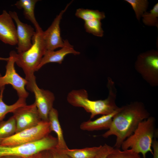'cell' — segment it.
Wrapping results in <instances>:
<instances>
[{"instance_id":"6da1fadb","label":"cell","mask_w":158,"mask_h":158,"mask_svg":"<svg viewBox=\"0 0 158 158\" xmlns=\"http://www.w3.org/2000/svg\"><path fill=\"white\" fill-rule=\"evenodd\" d=\"M150 116L143 103L135 101L120 107L114 116L109 128L102 136L116 137L115 148L120 149L123 142L131 135L139 123Z\"/></svg>"},{"instance_id":"7a4b0ae2","label":"cell","mask_w":158,"mask_h":158,"mask_svg":"<svg viewBox=\"0 0 158 158\" xmlns=\"http://www.w3.org/2000/svg\"><path fill=\"white\" fill-rule=\"evenodd\" d=\"M108 97L104 100H92L88 98L87 91L84 89L73 90L68 94L67 99L72 105L83 108L90 114L92 119L97 115L111 114L119 108L116 105V91L114 82L110 78L108 79Z\"/></svg>"},{"instance_id":"3957f363","label":"cell","mask_w":158,"mask_h":158,"mask_svg":"<svg viewBox=\"0 0 158 158\" xmlns=\"http://www.w3.org/2000/svg\"><path fill=\"white\" fill-rule=\"evenodd\" d=\"M42 30L36 32L32 39V45L28 50L16 54L15 63L23 70L28 82L26 88L29 90L36 81L34 73L47 50Z\"/></svg>"},{"instance_id":"277c9868","label":"cell","mask_w":158,"mask_h":158,"mask_svg":"<svg viewBox=\"0 0 158 158\" xmlns=\"http://www.w3.org/2000/svg\"><path fill=\"white\" fill-rule=\"evenodd\" d=\"M155 123V118L152 116L141 122L133 133L122 143L121 147L122 150L131 149L138 154L141 153L143 158H146L148 152L153 154L152 143L157 135Z\"/></svg>"},{"instance_id":"5b68a950","label":"cell","mask_w":158,"mask_h":158,"mask_svg":"<svg viewBox=\"0 0 158 158\" xmlns=\"http://www.w3.org/2000/svg\"><path fill=\"white\" fill-rule=\"evenodd\" d=\"M57 144V138L49 135L40 140L15 146L0 145V158L6 156L27 157L54 148Z\"/></svg>"},{"instance_id":"8992f818","label":"cell","mask_w":158,"mask_h":158,"mask_svg":"<svg viewBox=\"0 0 158 158\" xmlns=\"http://www.w3.org/2000/svg\"><path fill=\"white\" fill-rule=\"evenodd\" d=\"M51 132L49 121L42 120L34 127L0 139V145L13 146L34 142L47 136Z\"/></svg>"},{"instance_id":"52a82bcc","label":"cell","mask_w":158,"mask_h":158,"mask_svg":"<svg viewBox=\"0 0 158 158\" xmlns=\"http://www.w3.org/2000/svg\"><path fill=\"white\" fill-rule=\"evenodd\" d=\"M16 53L14 51H12L10 53L6 66L5 74L3 76H0V90L6 85L10 84L16 91L19 98L26 99L29 94L25 88L28 82L25 79L21 77L16 71L14 64Z\"/></svg>"},{"instance_id":"ba28073f","label":"cell","mask_w":158,"mask_h":158,"mask_svg":"<svg viewBox=\"0 0 158 158\" xmlns=\"http://www.w3.org/2000/svg\"><path fill=\"white\" fill-rule=\"evenodd\" d=\"M136 70L151 86L158 85V56L157 52H148L139 56L135 65Z\"/></svg>"},{"instance_id":"9c48e42d","label":"cell","mask_w":158,"mask_h":158,"mask_svg":"<svg viewBox=\"0 0 158 158\" xmlns=\"http://www.w3.org/2000/svg\"><path fill=\"white\" fill-rule=\"evenodd\" d=\"M13 113L16 123V133L34 127L42 121L35 103L22 106Z\"/></svg>"},{"instance_id":"30bf717a","label":"cell","mask_w":158,"mask_h":158,"mask_svg":"<svg viewBox=\"0 0 158 158\" xmlns=\"http://www.w3.org/2000/svg\"><path fill=\"white\" fill-rule=\"evenodd\" d=\"M72 1L68 4L65 8L56 16L50 26L43 32V38L47 50L54 51L64 45L61 35L60 24L62 16Z\"/></svg>"},{"instance_id":"8fae6325","label":"cell","mask_w":158,"mask_h":158,"mask_svg":"<svg viewBox=\"0 0 158 158\" xmlns=\"http://www.w3.org/2000/svg\"><path fill=\"white\" fill-rule=\"evenodd\" d=\"M9 13L15 22L17 26L18 46L16 49L18 53L25 51L32 47V43L31 41L36 34V31L31 25L22 22L16 12L9 11Z\"/></svg>"},{"instance_id":"7c38bea8","label":"cell","mask_w":158,"mask_h":158,"mask_svg":"<svg viewBox=\"0 0 158 158\" xmlns=\"http://www.w3.org/2000/svg\"><path fill=\"white\" fill-rule=\"evenodd\" d=\"M30 91L34 94V103L42 120L48 121L49 114L53 108L55 100L54 94L49 90L39 88L36 82L32 84Z\"/></svg>"},{"instance_id":"4fadbf2b","label":"cell","mask_w":158,"mask_h":158,"mask_svg":"<svg viewBox=\"0 0 158 158\" xmlns=\"http://www.w3.org/2000/svg\"><path fill=\"white\" fill-rule=\"evenodd\" d=\"M0 40L5 44L14 46L18 43L16 29L13 19L6 11L0 15Z\"/></svg>"},{"instance_id":"5bb4252c","label":"cell","mask_w":158,"mask_h":158,"mask_svg":"<svg viewBox=\"0 0 158 158\" xmlns=\"http://www.w3.org/2000/svg\"><path fill=\"white\" fill-rule=\"evenodd\" d=\"M64 45L60 49L56 51L46 50L38 66L37 71L45 64L50 63H62L65 57L69 54L75 55L80 54V52L74 49L67 40H63Z\"/></svg>"},{"instance_id":"9a60e30c","label":"cell","mask_w":158,"mask_h":158,"mask_svg":"<svg viewBox=\"0 0 158 158\" xmlns=\"http://www.w3.org/2000/svg\"><path fill=\"white\" fill-rule=\"evenodd\" d=\"M48 121L51 131L54 132L57 135V144L56 148L61 151L68 148L59 120L58 112L56 109L53 107L49 114Z\"/></svg>"},{"instance_id":"2e32d148","label":"cell","mask_w":158,"mask_h":158,"mask_svg":"<svg viewBox=\"0 0 158 158\" xmlns=\"http://www.w3.org/2000/svg\"><path fill=\"white\" fill-rule=\"evenodd\" d=\"M119 108L111 114L103 115L94 120H89L83 122L80 125V128L88 131L108 130L110 127L114 116L118 112Z\"/></svg>"},{"instance_id":"e0dca14e","label":"cell","mask_w":158,"mask_h":158,"mask_svg":"<svg viewBox=\"0 0 158 158\" xmlns=\"http://www.w3.org/2000/svg\"><path fill=\"white\" fill-rule=\"evenodd\" d=\"M38 1L37 0H19L15 4L18 8L23 9L25 18L30 21L33 25L36 32L42 30L37 21L35 15V5Z\"/></svg>"},{"instance_id":"ac0fdd59","label":"cell","mask_w":158,"mask_h":158,"mask_svg":"<svg viewBox=\"0 0 158 158\" xmlns=\"http://www.w3.org/2000/svg\"><path fill=\"white\" fill-rule=\"evenodd\" d=\"M101 146L80 149H70L68 148L61 151L71 158H94Z\"/></svg>"},{"instance_id":"d6986e66","label":"cell","mask_w":158,"mask_h":158,"mask_svg":"<svg viewBox=\"0 0 158 158\" xmlns=\"http://www.w3.org/2000/svg\"><path fill=\"white\" fill-rule=\"evenodd\" d=\"M5 87L0 90V122L3 121L6 115L8 113H13L18 108L26 104V99L19 98L14 104L8 105L3 100V94Z\"/></svg>"},{"instance_id":"ffe728a7","label":"cell","mask_w":158,"mask_h":158,"mask_svg":"<svg viewBox=\"0 0 158 158\" xmlns=\"http://www.w3.org/2000/svg\"><path fill=\"white\" fill-rule=\"evenodd\" d=\"M75 16L81 18L85 21L94 20H101L104 18V13L97 10H93L83 8H79L77 9L75 13Z\"/></svg>"},{"instance_id":"44dd1931","label":"cell","mask_w":158,"mask_h":158,"mask_svg":"<svg viewBox=\"0 0 158 158\" xmlns=\"http://www.w3.org/2000/svg\"><path fill=\"white\" fill-rule=\"evenodd\" d=\"M16 123L13 116L6 121L0 122V139L10 137L15 133Z\"/></svg>"},{"instance_id":"7402d4cb","label":"cell","mask_w":158,"mask_h":158,"mask_svg":"<svg viewBox=\"0 0 158 158\" xmlns=\"http://www.w3.org/2000/svg\"><path fill=\"white\" fill-rule=\"evenodd\" d=\"M84 26L86 31L88 33L99 37L103 35L104 31L100 20L96 19L85 21Z\"/></svg>"},{"instance_id":"603a6c76","label":"cell","mask_w":158,"mask_h":158,"mask_svg":"<svg viewBox=\"0 0 158 158\" xmlns=\"http://www.w3.org/2000/svg\"><path fill=\"white\" fill-rule=\"evenodd\" d=\"M106 158H142L131 149L121 150L114 147Z\"/></svg>"},{"instance_id":"cb8c5ba5","label":"cell","mask_w":158,"mask_h":158,"mask_svg":"<svg viewBox=\"0 0 158 158\" xmlns=\"http://www.w3.org/2000/svg\"><path fill=\"white\" fill-rule=\"evenodd\" d=\"M142 21L145 25L149 26H155L158 28V3L154 6L150 12H145L142 16Z\"/></svg>"},{"instance_id":"d4e9b609","label":"cell","mask_w":158,"mask_h":158,"mask_svg":"<svg viewBox=\"0 0 158 158\" xmlns=\"http://www.w3.org/2000/svg\"><path fill=\"white\" fill-rule=\"evenodd\" d=\"M130 4L135 12L136 17L139 20L141 17L145 12L148 6V2L146 0H125Z\"/></svg>"},{"instance_id":"484cf974","label":"cell","mask_w":158,"mask_h":158,"mask_svg":"<svg viewBox=\"0 0 158 158\" xmlns=\"http://www.w3.org/2000/svg\"><path fill=\"white\" fill-rule=\"evenodd\" d=\"M113 148L106 144L101 145L94 158H106Z\"/></svg>"},{"instance_id":"4316f807","label":"cell","mask_w":158,"mask_h":158,"mask_svg":"<svg viewBox=\"0 0 158 158\" xmlns=\"http://www.w3.org/2000/svg\"><path fill=\"white\" fill-rule=\"evenodd\" d=\"M49 151L51 158H71L67 154L56 147Z\"/></svg>"},{"instance_id":"83f0119b","label":"cell","mask_w":158,"mask_h":158,"mask_svg":"<svg viewBox=\"0 0 158 158\" xmlns=\"http://www.w3.org/2000/svg\"><path fill=\"white\" fill-rule=\"evenodd\" d=\"M152 147L153 151V158H158V142L156 137L154 138L153 139Z\"/></svg>"},{"instance_id":"f1b7e54d","label":"cell","mask_w":158,"mask_h":158,"mask_svg":"<svg viewBox=\"0 0 158 158\" xmlns=\"http://www.w3.org/2000/svg\"><path fill=\"white\" fill-rule=\"evenodd\" d=\"M49 153V150L44 151L29 157L24 158H47Z\"/></svg>"},{"instance_id":"f546056e","label":"cell","mask_w":158,"mask_h":158,"mask_svg":"<svg viewBox=\"0 0 158 158\" xmlns=\"http://www.w3.org/2000/svg\"><path fill=\"white\" fill-rule=\"evenodd\" d=\"M0 158H23L20 157L14 156H6L0 157Z\"/></svg>"},{"instance_id":"4dcf8cb0","label":"cell","mask_w":158,"mask_h":158,"mask_svg":"<svg viewBox=\"0 0 158 158\" xmlns=\"http://www.w3.org/2000/svg\"><path fill=\"white\" fill-rule=\"evenodd\" d=\"M8 60V57L7 58H2L0 57V60L6 61H7Z\"/></svg>"},{"instance_id":"1f68e13d","label":"cell","mask_w":158,"mask_h":158,"mask_svg":"<svg viewBox=\"0 0 158 158\" xmlns=\"http://www.w3.org/2000/svg\"><path fill=\"white\" fill-rule=\"evenodd\" d=\"M47 158H51L49 152Z\"/></svg>"},{"instance_id":"d6a6232c","label":"cell","mask_w":158,"mask_h":158,"mask_svg":"<svg viewBox=\"0 0 158 158\" xmlns=\"http://www.w3.org/2000/svg\"><path fill=\"white\" fill-rule=\"evenodd\" d=\"M1 76V74L0 73V76Z\"/></svg>"}]
</instances>
